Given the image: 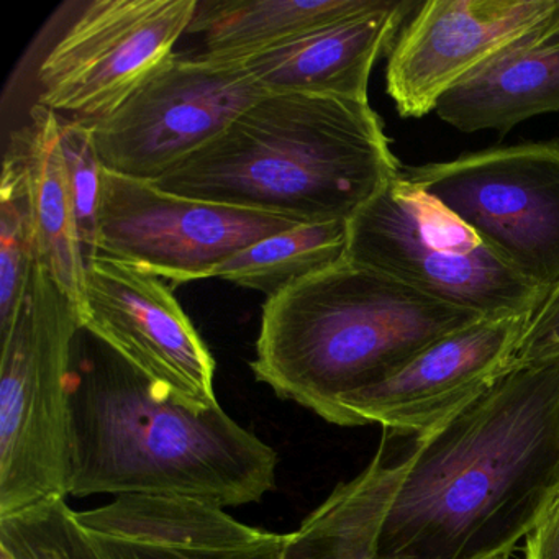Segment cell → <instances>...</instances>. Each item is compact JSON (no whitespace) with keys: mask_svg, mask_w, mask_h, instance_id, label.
Segmentation results:
<instances>
[{"mask_svg":"<svg viewBox=\"0 0 559 559\" xmlns=\"http://www.w3.org/2000/svg\"><path fill=\"white\" fill-rule=\"evenodd\" d=\"M266 94L240 61L175 53L109 116L91 123L103 168L158 181Z\"/></svg>","mask_w":559,"mask_h":559,"instance_id":"8","label":"cell"},{"mask_svg":"<svg viewBox=\"0 0 559 559\" xmlns=\"http://www.w3.org/2000/svg\"><path fill=\"white\" fill-rule=\"evenodd\" d=\"M559 110V47L519 48L499 58L438 103L441 120L463 133H507Z\"/></svg>","mask_w":559,"mask_h":559,"instance_id":"17","label":"cell"},{"mask_svg":"<svg viewBox=\"0 0 559 559\" xmlns=\"http://www.w3.org/2000/svg\"><path fill=\"white\" fill-rule=\"evenodd\" d=\"M60 139L78 234L87 261L96 254L103 163L94 143L91 123L60 116Z\"/></svg>","mask_w":559,"mask_h":559,"instance_id":"23","label":"cell"},{"mask_svg":"<svg viewBox=\"0 0 559 559\" xmlns=\"http://www.w3.org/2000/svg\"><path fill=\"white\" fill-rule=\"evenodd\" d=\"M559 0H430L389 53L385 93L399 116L420 119L450 91L510 51L526 48Z\"/></svg>","mask_w":559,"mask_h":559,"instance_id":"12","label":"cell"},{"mask_svg":"<svg viewBox=\"0 0 559 559\" xmlns=\"http://www.w3.org/2000/svg\"><path fill=\"white\" fill-rule=\"evenodd\" d=\"M70 297L35 264L0 355V516L70 496L71 374L81 332Z\"/></svg>","mask_w":559,"mask_h":559,"instance_id":"5","label":"cell"},{"mask_svg":"<svg viewBox=\"0 0 559 559\" xmlns=\"http://www.w3.org/2000/svg\"><path fill=\"white\" fill-rule=\"evenodd\" d=\"M559 492V361L510 369L402 457L382 559L509 558Z\"/></svg>","mask_w":559,"mask_h":559,"instance_id":"1","label":"cell"},{"mask_svg":"<svg viewBox=\"0 0 559 559\" xmlns=\"http://www.w3.org/2000/svg\"><path fill=\"white\" fill-rule=\"evenodd\" d=\"M389 437L384 430L368 466L338 484L296 532L287 533L284 559H382L379 532L401 471Z\"/></svg>","mask_w":559,"mask_h":559,"instance_id":"18","label":"cell"},{"mask_svg":"<svg viewBox=\"0 0 559 559\" xmlns=\"http://www.w3.org/2000/svg\"><path fill=\"white\" fill-rule=\"evenodd\" d=\"M382 0H224L199 2L188 34L204 35L202 57L240 61L284 41L378 8Z\"/></svg>","mask_w":559,"mask_h":559,"instance_id":"19","label":"cell"},{"mask_svg":"<svg viewBox=\"0 0 559 559\" xmlns=\"http://www.w3.org/2000/svg\"><path fill=\"white\" fill-rule=\"evenodd\" d=\"M37 264L34 215L21 158L8 148L0 181V338L19 319Z\"/></svg>","mask_w":559,"mask_h":559,"instance_id":"21","label":"cell"},{"mask_svg":"<svg viewBox=\"0 0 559 559\" xmlns=\"http://www.w3.org/2000/svg\"><path fill=\"white\" fill-rule=\"evenodd\" d=\"M348 222H306L271 235L225 261L214 277L237 286L280 296L345 260Z\"/></svg>","mask_w":559,"mask_h":559,"instance_id":"20","label":"cell"},{"mask_svg":"<svg viewBox=\"0 0 559 559\" xmlns=\"http://www.w3.org/2000/svg\"><path fill=\"white\" fill-rule=\"evenodd\" d=\"M420 2L382 0L378 8L240 60L267 94H304L369 103L379 58L391 53Z\"/></svg>","mask_w":559,"mask_h":559,"instance_id":"15","label":"cell"},{"mask_svg":"<svg viewBox=\"0 0 559 559\" xmlns=\"http://www.w3.org/2000/svg\"><path fill=\"white\" fill-rule=\"evenodd\" d=\"M523 559H559V492L526 536Z\"/></svg>","mask_w":559,"mask_h":559,"instance_id":"25","label":"cell"},{"mask_svg":"<svg viewBox=\"0 0 559 559\" xmlns=\"http://www.w3.org/2000/svg\"><path fill=\"white\" fill-rule=\"evenodd\" d=\"M0 559H15L11 552L5 551V549H0Z\"/></svg>","mask_w":559,"mask_h":559,"instance_id":"27","label":"cell"},{"mask_svg":"<svg viewBox=\"0 0 559 559\" xmlns=\"http://www.w3.org/2000/svg\"><path fill=\"white\" fill-rule=\"evenodd\" d=\"M408 181L543 290L559 283V142H530L407 168Z\"/></svg>","mask_w":559,"mask_h":559,"instance_id":"7","label":"cell"},{"mask_svg":"<svg viewBox=\"0 0 559 559\" xmlns=\"http://www.w3.org/2000/svg\"><path fill=\"white\" fill-rule=\"evenodd\" d=\"M402 171L369 103L266 94L153 185L313 224L348 222Z\"/></svg>","mask_w":559,"mask_h":559,"instance_id":"3","label":"cell"},{"mask_svg":"<svg viewBox=\"0 0 559 559\" xmlns=\"http://www.w3.org/2000/svg\"><path fill=\"white\" fill-rule=\"evenodd\" d=\"M9 148L24 166L34 215L37 264L50 274L83 312L86 257L81 247L73 201L61 152L60 116L48 107L31 110V119L12 133ZM81 320V319H80Z\"/></svg>","mask_w":559,"mask_h":559,"instance_id":"16","label":"cell"},{"mask_svg":"<svg viewBox=\"0 0 559 559\" xmlns=\"http://www.w3.org/2000/svg\"><path fill=\"white\" fill-rule=\"evenodd\" d=\"M0 549L15 559H100L67 499L0 516Z\"/></svg>","mask_w":559,"mask_h":559,"instance_id":"22","label":"cell"},{"mask_svg":"<svg viewBox=\"0 0 559 559\" xmlns=\"http://www.w3.org/2000/svg\"><path fill=\"white\" fill-rule=\"evenodd\" d=\"M81 329L179 404L218 405L211 349L158 276L94 254L86 261Z\"/></svg>","mask_w":559,"mask_h":559,"instance_id":"11","label":"cell"},{"mask_svg":"<svg viewBox=\"0 0 559 559\" xmlns=\"http://www.w3.org/2000/svg\"><path fill=\"white\" fill-rule=\"evenodd\" d=\"M497 559H509V558H497Z\"/></svg>","mask_w":559,"mask_h":559,"instance_id":"28","label":"cell"},{"mask_svg":"<svg viewBox=\"0 0 559 559\" xmlns=\"http://www.w3.org/2000/svg\"><path fill=\"white\" fill-rule=\"evenodd\" d=\"M526 322L483 319L437 340L384 381L340 399L329 424L417 438L435 430L512 369Z\"/></svg>","mask_w":559,"mask_h":559,"instance_id":"13","label":"cell"},{"mask_svg":"<svg viewBox=\"0 0 559 559\" xmlns=\"http://www.w3.org/2000/svg\"><path fill=\"white\" fill-rule=\"evenodd\" d=\"M306 222L182 198L104 169L96 254L175 284L214 277L235 254Z\"/></svg>","mask_w":559,"mask_h":559,"instance_id":"9","label":"cell"},{"mask_svg":"<svg viewBox=\"0 0 559 559\" xmlns=\"http://www.w3.org/2000/svg\"><path fill=\"white\" fill-rule=\"evenodd\" d=\"M76 519L100 559H284L286 552L287 533L179 497H116Z\"/></svg>","mask_w":559,"mask_h":559,"instance_id":"14","label":"cell"},{"mask_svg":"<svg viewBox=\"0 0 559 559\" xmlns=\"http://www.w3.org/2000/svg\"><path fill=\"white\" fill-rule=\"evenodd\" d=\"M559 47V4L551 17L548 19L542 31L526 45L530 50H546V48Z\"/></svg>","mask_w":559,"mask_h":559,"instance_id":"26","label":"cell"},{"mask_svg":"<svg viewBox=\"0 0 559 559\" xmlns=\"http://www.w3.org/2000/svg\"><path fill=\"white\" fill-rule=\"evenodd\" d=\"M277 466L276 450L221 404L186 407L99 340L81 358L74 346L70 496L179 497L225 509L260 502L276 487Z\"/></svg>","mask_w":559,"mask_h":559,"instance_id":"2","label":"cell"},{"mask_svg":"<svg viewBox=\"0 0 559 559\" xmlns=\"http://www.w3.org/2000/svg\"><path fill=\"white\" fill-rule=\"evenodd\" d=\"M198 0H96L38 70V104L94 123L116 110L188 34Z\"/></svg>","mask_w":559,"mask_h":559,"instance_id":"10","label":"cell"},{"mask_svg":"<svg viewBox=\"0 0 559 559\" xmlns=\"http://www.w3.org/2000/svg\"><path fill=\"white\" fill-rule=\"evenodd\" d=\"M345 260L480 319L530 320L548 294L404 173L349 218Z\"/></svg>","mask_w":559,"mask_h":559,"instance_id":"6","label":"cell"},{"mask_svg":"<svg viewBox=\"0 0 559 559\" xmlns=\"http://www.w3.org/2000/svg\"><path fill=\"white\" fill-rule=\"evenodd\" d=\"M559 361V283L530 317L513 355L512 369Z\"/></svg>","mask_w":559,"mask_h":559,"instance_id":"24","label":"cell"},{"mask_svg":"<svg viewBox=\"0 0 559 559\" xmlns=\"http://www.w3.org/2000/svg\"><path fill=\"white\" fill-rule=\"evenodd\" d=\"M477 320L343 260L266 300L251 369L274 394L329 421L340 399Z\"/></svg>","mask_w":559,"mask_h":559,"instance_id":"4","label":"cell"}]
</instances>
